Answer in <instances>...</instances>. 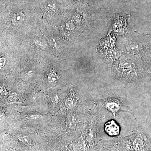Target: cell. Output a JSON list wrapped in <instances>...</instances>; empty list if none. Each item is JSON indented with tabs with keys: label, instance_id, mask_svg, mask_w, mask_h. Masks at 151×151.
<instances>
[{
	"label": "cell",
	"instance_id": "obj_1",
	"mask_svg": "<svg viewBox=\"0 0 151 151\" xmlns=\"http://www.w3.org/2000/svg\"><path fill=\"white\" fill-rule=\"evenodd\" d=\"M112 71L116 78L124 85L137 82L140 71L137 65L129 60H120L113 65Z\"/></svg>",
	"mask_w": 151,
	"mask_h": 151
},
{
	"label": "cell",
	"instance_id": "obj_7",
	"mask_svg": "<svg viewBox=\"0 0 151 151\" xmlns=\"http://www.w3.org/2000/svg\"><path fill=\"white\" fill-rule=\"evenodd\" d=\"M21 140L24 143L26 144H28V145H29L30 144L31 140L28 137H23L20 138Z\"/></svg>",
	"mask_w": 151,
	"mask_h": 151
},
{
	"label": "cell",
	"instance_id": "obj_4",
	"mask_svg": "<svg viewBox=\"0 0 151 151\" xmlns=\"http://www.w3.org/2000/svg\"><path fill=\"white\" fill-rule=\"evenodd\" d=\"M104 130L108 136L113 137H118L121 133V127L114 119L108 121L105 123Z\"/></svg>",
	"mask_w": 151,
	"mask_h": 151
},
{
	"label": "cell",
	"instance_id": "obj_5",
	"mask_svg": "<svg viewBox=\"0 0 151 151\" xmlns=\"http://www.w3.org/2000/svg\"><path fill=\"white\" fill-rule=\"evenodd\" d=\"M68 124L70 129H74L81 121V117L78 113L71 112L67 116Z\"/></svg>",
	"mask_w": 151,
	"mask_h": 151
},
{
	"label": "cell",
	"instance_id": "obj_6",
	"mask_svg": "<svg viewBox=\"0 0 151 151\" xmlns=\"http://www.w3.org/2000/svg\"><path fill=\"white\" fill-rule=\"evenodd\" d=\"M76 97H77V96L75 98L70 97H68L66 99L65 102V105L66 108H68V109H72L76 107L78 103V100Z\"/></svg>",
	"mask_w": 151,
	"mask_h": 151
},
{
	"label": "cell",
	"instance_id": "obj_2",
	"mask_svg": "<svg viewBox=\"0 0 151 151\" xmlns=\"http://www.w3.org/2000/svg\"><path fill=\"white\" fill-rule=\"evenodd\" d=\"M95 104L109 111L114 117L121 112H124L131 113L135 118L133 111L128 106L127 100L116 94H112L104 99L97 100Z\"/></svg>",
	"mask_w": 151,
	"mask_h": 151
},
{
	"label": "cell",
	"instance_id": "obj_3",
	"mask_svg": "<svg viewBox=\"0 0 151 151\" xmlns=\"http://www.w3.org/2000/svg\"><path fill=\"white\" fill-rule=\"evenodd\" d=\"M138 123L132 134V145L134 151H151V143L140 124Z\"/></svg>",
	"mask_w": 151,
	"mask_h": 151
}]
</instances>
